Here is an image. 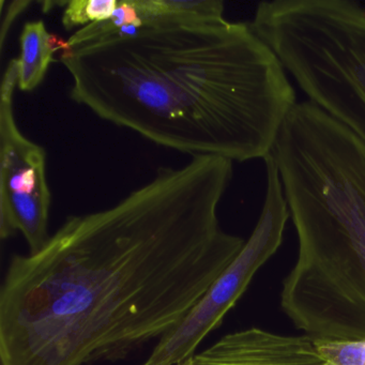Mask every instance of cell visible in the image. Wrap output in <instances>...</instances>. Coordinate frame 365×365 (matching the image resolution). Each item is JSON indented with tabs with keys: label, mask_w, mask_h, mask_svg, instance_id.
<instances>
[{
	"label": "cell",
	"mask_w": 365,
	"mask_h": 365,
	"mask_svg": "<svg viewBox=\"0 0 365 365\" xmlns=\"http://www.w3.org/2000/svg\"><path fill=\"white\" fill-rule=\"evenodd\" d=\"M232 176L234 162L217 157L159 168L14 255L0 290V365L113 362L176 328L245 245L217 217Z\"/></svg>",
	"instance_id": "6da1fadb"
},
{
	"label": "cell",
	"mask_w": 365,
	"mask_h": 365,
	"mask_svg": "<svg viewBox=\"0 0 365 365\" xmlns=\"http://www.w3.org/2000/svg\"><path fill=\"white\" fill-rule=\"evenodd\" d=\"M91 24L88 12V0H72L68 3L63 14V25L67 31L74 27Z\"/></svg>",
	"instance_id": "8fae6325"
},
{
	"label": "cell",
	"mask_w": 365,
	"mask_h": 365,
	"mask_svg": "<svg viewBox=\"0 0 365 365\" xmlns=\"http://www.w3.org/2000/svg\"><path fill=\"white\" fill-rule=\"evenodd\" d=\"M144 26L142 19L140 18L138 10L134 7L132 0L127 1H119L116 11L113 14L112 18L103 22L91 23L87 26L78 29L73 36L68 40V46L70 50L81 46V44L88 43L96 41L102 38L108 37L118 33L125 27H135L140 29Z\"/></svg>",
	"instance_id": "30bf717a"
},
{
	"label": "cell",
	"mask_w": 365,
	"mask_h": 365,
	"mask_svg": "<svg viewBox=\"0 0 365 365\" xmlns=\"http://www.w3.org/2000/svg\"><path fill=\"white\" fill-rule=\"evenodd\" d=\"M20 81L19 88L33 91L48 73L53 55L57 50L69 52L68 41L48 33L43 21L27 22L21 34Z\"/></svg>",
	"instance_id": "ba28073f"
},
{
	"label": "cell",
	"mask_w": 365,
	"mask_h": 365,
	"mask_svg": "<svg viewBox=\"0 0 365 365\" xmlns=\"http://www.w3.org/2000/svg\"><path fill=\"white\" fill-rule=\"evenodd\" d=\"M20 63L12 59L0 91V236L22 232L31 253L50 239L52 194L46 178V150L19 129L14 112Z\"/></svg>",
	"instance_id": "8992f818"
},
{
	"label": "cell",
	"mask_w": 365,
	"mask_h": 365,
	"mask_svg": "<svg viewBox=\"0 0 365 365\" xmlns=\"http://www.w3.org/2000/svg\"><path fill=\"white\" fill-rule=\"evenodd\" d=\"M145 24L164 21L200 22L224 19L220 0H132Z\"/></svg>",
	"instance_id": "9c48e42d"
},
{
	"label": "cell",
	"mask_w": 365,
	"mask_h": 365,
	"mask_svg": "<svg viewBox=\"0 0 365 365\" xmlns=\"http://www.w3.org/2000/svg\"><path fill=\"white\" fill-rule=\"evenodd\" d=\"M29 5H31V1H14L10 4L9 8H8L7 14H5L3 19V24H1V48L6 41V36H7L8 31H9L10 27L14 24L16 18H18L23 11L27 9Z\"/></svg>",
	"instance_id": "7c38bea8"
},
{
	"label": "cell",
	"mask_w": 365,
	"mask_h": 365,
	"mask_svg": "<svg viewBox=\"0 0 365 365\" xmlns=\"http://www.w3.org/2000/svg\"><path fill=\"white\" fill-rule=\"evenodd\" d=\"M264 161L266 194L259 219L249 240L195 307L176 328L158 341L150 356L140 365H178L193 356L207 335L222 324L260 267L281 247L290 212L275 160L270 155Z\"/></svg>",
	"instance_id": "5b68a950"
},
{
	"label": "cell",
	"mask_w": 365,
	"mask_h": 365,
	"mask_svg": "<svg viewBox=\"0 0 365 365\" xmlns=\"http://www.w3.org/2000/svg\"><path fill=\"white\" fill-rule=\"evenodd\" d=\"M365 365V364H364Z\"/></svg>",
	"instance_id": "5bb4252c"
},
{
	"label": "cell",
	"mask_w": 365,
	"mask_h": 365,
	"mask_svg": "<svg viewBox=\"0 0 365 365\" xmlns=\"http://www.w3.org/2000/svg\"><path fill=\"white\" fill-rule=\"evenodd\" d=\"M178 365H330L312 335L287 336L259 328L224 335Z\"/></svg>",
	"instance_id": "52a82bcc"
},
{
	"label": "cell",
	"mask_w": 365,
	"mask_h": 365,
	"mask_svg": "<svg viewBox=\"0 0 365 365\" xmlns=\"http://www.w3.org/2000/svg\"><path fill=\"white\" fill-rule=\"evenodd\" d=\"M253 31L307 100L365 144V9L350 0H273Z\"/></svg>",
	"instance_id": "277c9868"
},
{
	"label": "cell",
	"mask_w": 365,
	"mask_h": 365,
	"mask_svg": "<svg viewBox=\"0 0 365 365\" xmlns=\"http://www.w3.org/2000/svg\"><path fill=\"white\" fill-rule=\"evenodd\" d=\"M298 236L282 307L318 339H365V144L312 102L286 117L271 153Z\"/></svg>",
	"instance_id": "3957f363"
},
{
	"label": "cell",
	"mask_w": 365,
	"mask_h": 365,
	"mask_svg": "<svg viewBox=\"0 0 365 365\" xmlns=\"http://www.w3.org/2000/svg\"><path fill=\"white\" fill-rule=\"evenodd\" d=\"M364 341H365V339H364Z\"/></svg>",
	"instance_id": "4fadbf2b"
},
{
	"label": "cell",
	"mask_w": 365,
	"mask_h": 365,
	"mask_svg": "<svg viewBox=\"0 0 365 365\" xmlns=\"http://www.w3.org/2000/svg\"><path fill=\"white\" fill-rule=\"evenodd\" d=\"M61 61L74 102L192 158L266 159L298 103L272 48L225 19L125 27Z\"/></svg>",
	"instance_id": "7a4b0ae2"
}]
</instances>
